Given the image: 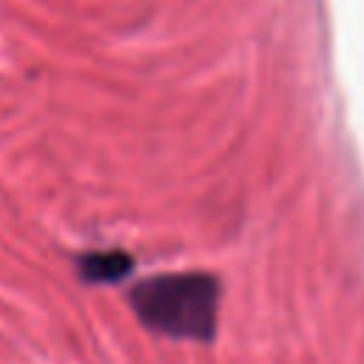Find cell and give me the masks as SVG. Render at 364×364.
<instances>
[{
    "instance_id": "obj_1",
    "label": "cell",
    "mask_w": 364,
    "mask_h": 364,
    "mask_svg": "<svg viewBox=\"0 0 364 364\" xmlns=\"http://www.w3.org/2000/svg\"><path fill=\"white\" fill-rule=\"evenodd\" d=\"M136 318L168 338L210 341L219 321V282L210 273H159L128 293Z\"/></svg>"
},
{
    "instance_id": "obj_2",
    "label": "cell",
    "mask_w": 364,
    "mask_h": 364,
    "mask_svg": "<svg viewBox=\"0 0 364 364\" xmlns=\"http://www.w3.org/2000/svg\"><path fill=\"white\" fill-rule=\"evenodd\" d=\"M77 267L85 282H119L122 276L131 273L134 259L125 250H94V253H82L77 259Z\"/></svg>"
}]
</instances>
